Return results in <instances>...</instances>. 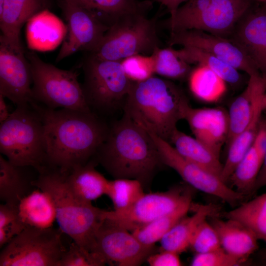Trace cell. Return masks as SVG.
I'll list each match as a JSON object with an SVG mask.
<instances>
[{
	"label": "cell",
	"mask_w": 266,
	"mask_h": 266,
	"mask_svg": "<svg viewBox=\"0 0 266 266\" xmlns=\"http://www.w3.org/2000/svg\"><path fill=\"white\" fill-rule=\"evenodd\" d=\"M26 226L21 221L17 205L4 203L0 205V247L2 248Z\"/></svg>",
	"instance_id": "36"
},
{
	"label": "cell",
	"mask_w": 266,
	"mask_h": 266,
	"mask_svg": "<svg viewBox=\"0 0 266 266\" xmlns=\"http://www.w3.org/2000/svg\"><path fill=\"white\" fill-rule=\"evenodd\" d=\"M46 7V0H5L0 13V38L12 48L24 51L20 40L21 28Z\"/></svg>",
	"instance_id": "20"
},
{
	"label": "cell",
	"mask_w": 266,
	"mask_h": 266,
	"mask_svg": "<svg viewBox=\"0 0 266 266\" xmlns=\"http://www.w3.org/2000/svg\"><path fill=\"white\" fill-rule=\"evenodd\" d=\"M218 217L208 219L218 235L221 247L245 263L258 248V239L240 222L231 219L224 220Z\"/></svg>",
	"instance_id": "21"
},
{
	"label": "cell",
	"mask_w": 266,
	"mask_h": 266,
	"mask_svg": "<svg viewBox=\"0 0 266 266\" xmlns=\"http://www.w3.org/2000/svg\"><path fill=\"white\" fill-rule=\"evenodd\" d=\"M244 264L240 259L230 255L223 248L205 253H196L192 266H235Z\"/></svg>",
	"instance_id": "40"
},
{
	"label": "cell",
	"mask_w": 266,
	"mask_h": 266,
	"mask_svg": "<svg viewBox=\"0 0 266 266\" xmlns=\"http://www.w3.org/2000/svg\"><path fill=\"white\" fill-rule=\"evenodd\" d=\"M38 172L33 167L14 164L0 155V199L17 205L25 196L36 188L33 182Z\"/></svg>",
	"instance_id": "22"
},
{
	"label": "cell",
	"mask_w": 266,
	"mask_h": 266,
	"mask_svg": "<svg viewBox=\"0 0 266 266\" xmlns=\"http://www.w3.org/2000/svg\"><path fill=\"white\" fill-rule=\"evenodd\" d=\"M168 41L170 46H192L204 51L244 71L249 76L260 74L245 53L228 38L192 30L170 33Z\"/></svg>",
	"instance_id": "16"
},
{
	"label": "cell",
	"mask_w": 266,
	"mask_h": 266,
	"mask_svg": "<svg viewBox=\"0 0 266 266\" xmlns=\"http://www.w3.org/2000/svg\"><path fill=\"white\" fill-rule=\"evenodd\" d=\"M179 55L189 64L204 66L232 86L240 85L241 75L236 68L204 51L192 46H183L177 50Z\"/></svg>",
	"instance_id": "31"
},
{
	"label": "cell",
	"mask_w": 266,
	"mask_h": 266,
	"mask_svg": "<svg viewBox=\"0 0 266 266\" xmlns=\"http://www.w3.org/2000/svg\"><path fill=\"white\" fill-rule=\"evenodd\" d=\"M223 216L240 222L266 244V192L242 202L235 208L224 212Z\"/></svg>",
	"instance_id": "29"
},
{
	"label": "cell",
	"mask_w": 266,
	"mask_h": 266,
	"mask_svg": "<svg viewBox=\"0 0 266 266\" xmlns=\"http://www.w3.org/2000/svg\"><path fill=\"white\" fill-rule=\"evenodd\" d=\"M5 97L0 94V123H1L6 120L9 116L10 113L5 101Z\"/></svg>",
	"instance_id": "44"
},
{
	"label": "cell",
	"mask_w": 266,
	"mask_h": 266,
	"mask_svg": "<svg viewBox=\"0 0 266 266\" xmlns=\"http://www.w3.org/2000/svg\"><path fill=\"white\" fill-rule=\"evenodd\" d=\"M93 12L109 27L118 19L133 13L147 14L151 0H67Z\"/></svg>",
	"instance_id": "28"
},
{
	"label": "cell",
	"mask_w": 266,
	"mask_h": 266,
	"mask_svg": "<svg viewBox=\"0 0 266 266\" xmlns=\"http://www.w3.org/2000/svg\"><path fill=\"white\" fill-rule=\"evenodd\" d=\"M88 53L82 64V89L90 110L105 119L123 107L132 81L126 75L121 61Z\"/></svg>",
	"instance_id": "7"
},
{
	"label": "cell",
	"mask_w": 266,
	"mask_h": 266,
	"mask_svg": "<svg viewBox=\"0 0 266 266\" xmlns=\"http://www.w3.org/2000/svg\"><path fill=\"white\" fill-rule=\"evenodd\" d=\"M0 152L11 163L38 171L46 166L44 126L33 101L17 105L0 123Z\"/></svg>",
	"instance_id": "5"
},
{
	"label": "cell",
	"mask_w": 266,
	"mask_h": 266,
	"mask_svg": "<svg viewBox=\"0 0 266 266\" xmlns=\"http://www.w3.org/2000/svg\"><path fill=\"white\" fill-rule=\"evenodd\" d=\"M252 5L251 0H188L163 26L170 33L195 30L229 38Z\"/></svg>",
	"instance_id": "6"
},
{
	"label": "cell",
	"mask_w": 266,
	"mask_h": 266,
	"mask_svg": "<svg viewBox=\"0 0 266 266\" xmlns=\"http://www.w3.org/2000/svg\"><path fill=\"white\" fill-rule=\"evenodd\" d=\"M264 4H265L266 5V2L265 3H264Z\"/></svg>",
	"instance_id": "48"
},
{
	"label": "cell",
	"mask_w": 266,
	"mask_h": 266,
	"mask_svg": "<svg viewBox=\"0 0 266 266\" xmlns=\"http://www.w3.org/2000/svg\"><path fill=\"white\" fill-rule=\"evenodd\" d=\"M94 159L66 172L67 183L81 200L89 203L106 194L109 180L95 168Z\"/></svg>",
	"instance_id": "25"
},
{
	"label": "cell",
	"mask_w": 266,
	"mask_h": 266,
	"mask_svg": "<svg viewBox=\"0 0 266 266\" xmlns=\"http://www.w3.org/2000/svg\"><path fill=\"white\" fill-rule=\"evenodd\" d=\"M191 205L192 201H188L175 210L131 233L144 245L154 246L156 242L160 241L179 220L186 216Z\"/></svg>",
	"instance_id": "33"
},
{
	"label": "cell",
	"mask_w": 266,
	"mask_h": 266,
	"mask_svg": "<svg viewBox=\"0 0 266 266\" xmlns=\"http://www.w3.org/2000/svg\"><path fill=\"white\" fill-rule=\"evenodd\" d=\"M5 0H0V13L2 12Z\"/></svg>",
	"instance_id": "46"
},
{
	"label": "cell",
	"mask_w": 266,
	"mask_h": 266,
	"mask_svg": "<svg viewBox=\"0 0 266 266\" xmlns=\"http://www.w3.org/2000/svg\"><path fill=\"white\" fill-rule=\"evenodd\" d=\"M255 0V1H258V2H262V3H265L266 2V0Z\"/></svg>",
	"instance_id": "47"
},
{
	"label": "cell",
	"mask_w": 266,
	"mask_h": 266,
	"mask_svg": "<svg viewBox=\"0 0 266 266\" xmlns=\"http://www.w3.org/2000/svg\"><path fill=\"white\" fill-rule=\"evenodd\" d=\"M264 252L265 254L263 255L264 257L263 258L262 264V265L266 266V250Z\"/></svg>",
	"instance_id": "45"
},
{
	"label": "cell",
	"mask_w": 266,
	"mask_h": 266,
	"mask_svg": "<svg viewBox=\"0 0 266 266\" xmlns=\"http://www.w3.org/2000/svg\"><path fill=\"white\" fill-rule=\"evenodd\" d=\"M229 38L266 77V5H252L238 21Z\"/></svg>",
	"instance_id": "17"
},
{
	"label": "cell",
	"mask_w": 266,
	"mask_h": 266,
	"mask_svg": "<svg viewBox=\"0 0 266 266\" xmlns=\"http://www.w3.org/2000/svg\"><path fill=\"white\" fill-rule=\"evenodd\" d=\"M153 250L154 246L144 245L132 233L105 218L95 233L91 250L106 264L119 266H139Z\"/></svg>",
	"instance_id": "13"
},
{
	"label": "cell",
	"mask_w": 266,
	"mask_h": 266,
	"mask_svg": "<svg viewBox=\"0 0 266 266\" xmlns=\"http://www.w3.org/2000/svg\"><path fill=\"white\" fill-rule=\"evenodd\" d=\"M148 133L155 143L163 164L175 170L188 185L218 197L233 207L241 203L244 195L232 189L218 176L182 157L168 142Z\"/></svg>",
	"instance_id": "12"
},
{
	"label": "cell",
	"mask_w": 266,
	"mask_h": 266,
	"mask_svg": "<svg viewBox=\"0 0 266 266\" xmlns=\"http://www.w3.org/2000/svg\"><path fill=\"white\" fill-rule=\"evenodd\" d=\"M31 69L33 101L47 108L92 111L85 98L77 72L42 60L35 53H25Z\"/></svg>",
	"instance_id": "8"
},
{
	"label": "cell",
	"mask_w": 266,
	"mask_h": 266,
	"mask_svg": "<svg viewBox=\"0 0 266 266\" xmlns=\"http://www.w3.org/2000/svg\"><path fill=\"white\" fill-rule=\"evenodd\" d=\"M266 92V77L261 74L249 76L246 88L233 100L229 108L227 147L249 124Z\"/></svg>",
	"instance_id": "19"
},
{
	"label": "cell",
	"mask_w": 266,
	"mask_h": 266,
	"mask_svg": "<svg viewBox=\"0 0 266 266\" xmlns=\"http://www.w3.org/2000/svg\"><path fill=\"white\" fill-rule=\"evenodd\" d=\"M264 187H266V152L262 168L256 180L254 192Z\"/></svg>",
	"instance_id": "43"
},
{
	"label": "cell",
	"mask_w": 266,
	"mask_h": 266,
	"mask_svg": "<svg viewBox=\"0 0 266 266\" xmlns=\"http://www.w3.org/2000/svg\"><path fill=\"white\" fill-rule=\"evenodd\" d=\"M207 220L199 226L191 240L189 247L196 253H205L222 248L215 229Z\"/></svg>",
	"instance_id": "39"
},
{
	"label": "cell",
	"mask_w": 266,
	"mask_h": 266,
	"mask_svg": "<svg viewBox=\"0 0 266 266\" xmlns=\"http://www.w3.org/2000/svg\"><path fill=\"white\" fill-rule=\"evenodd\" d=\"M121 62L126 75L132 82L144 81L155 74L151 55L135 54Z\"/></svg>",
	"instance_id": "37"
},
{
	"label": "cell",
	"mask_w": 266,
	"mask_h": 266,
	"mask_svg": "<svg viewBox=\"0 0 266 266\" xmlns=\"http://www.w3.org/2000/svg\"><path fill=\"white\" fill-rule=\"evenodd\" d=\"M25 51L0 38V94L16 106L33 101V78Z\"/></svg>",
	"instance_id": "15"
},
{
	"label": "cell",
	"mask_w": 266,
	"mask_h": 266,
	"mask_svg": "<svg viewBox=\"0 0 266 266\" xmlns=\"http://www.w3.org/2000/svg\"><path fill=\"white\" fill-rule=\"evenodd\" d=\"M157 16L143 13L121 17L112 24L91 54L102 59L119 61L135 54L150 55L161 47Z\"/></svg>",
	"instance_id": "9"
},
{
	"label": "cell",
	"mask_w": 266,
	"mask_h": 266,
	"mask_svg": "<svg viewBox=\"0 0 266 266\" xmlns=\"http://www.w3.org/2000/svg\"><path fill=\"white\" fill-rule=\"evenodd\" d=\"M33 102L44 126L46 166L67 173L94 158L108 133L105 119L92 111L52 109Z\"/></svg>",
	"instance_id": "1"
},
{
	"label": "cell",
	"mask_w": 266,
	"mask_h": 266,
	"mask_svg": "<svg viewBox=\"0 0 266 266\" xmlns=\"http://www.w3.org/2000/svg\"><path fill=\"white\" fill-rule=\"evenodd\" d=\"M220 209L212 203L197 205L192 216L182 218L162 238V250L178 254L185 251L199 226L209 217L219 216Z\"/></svg>",
	"instance_id": "23"
},
{
	"label": "cell",
	"mask_w": 266,
	"mask_h": 266,
	"mask_svg": "<svg viewBox=\"0 0 266 266\" xmlns=\"http://www.w3.org/2000/svg\"><path fill=\"white\" fill-rule=\"evenodd\" d=\"M264 157L252 145L238 164L228 181L236 191L247 196L254 193L257 178L262 168Z\"/></svg>",
	"instance_id": "32"
},
{
	"label": "cell",
	"mask_w": 266,
	"mask_h": 266,
	"mask_svg": "<svg viewBox=\"0 0 266 266\" xmlns=\"http://www.w3.org/2000/svg\"><path fill=\"white\" fill-rule=\"evenodd\" d=\"M191 188L180 185L164 192L144 194L126 210H105L104 218L132 232L192 201Z\"/></svg>",
	"instance_id": "11"
},
{
	"label": "cell",
	"mask_w": 266,
	"mask_h": 266,
	"mask_svg": "<svg viewBox=\"0 0 266 266\" xmlns=\"http://www.w3.org/2000/svg\"><path fill=\"white\" fill-rule=\"evenodd\" d=\"M182 115L195 138L220 156L229 133L228 114L220 108H194L188 101L183 106Z\"/></svg>",
	"instance_id": "18"
},
{
	"label": "cell",
	"mask_w": 266,
	"mask_h": 266,
	"mask_svg": "<svg viewBox=\"0 0 266 266\" xmlns=\"http://www.w3.org/2000/svg\"><path fill=\"white\" fill-rule=\"evenodd\" d=\"M63 232L53 227H27L3 246L0 266H58L66 249Z\"/></svg>",
	"instance_id": "10"
},
{
	"label": "cell",
	"mask_w": 266,
	"mask_h": 266,
	"mask_svg": "<svg viewBox=\"0 0 266 266\" xmlns=\"http://www.w3.org/2000/svg\"><path fill=\"white\" fill-rule=\"evenodd\" d=\"M266 110V92L256 108L249 124L227 147V156L220 176L224 182L227 183L238 164L252 145L263 114Z\"/></svg>",
	"instance_id": "27"
},
{
	"label": "cell",
	"mask_w": 266,
	"mask_h": 266,
	"mask_svg": "<svg viewBox=\"0 0 266 266\" xmlns=\"http://www.w3.org/2000/svg\"><path fill=\"white\" fill-rule=\"evenodd\" d=\"M169 143L182 157L220 177L223 166L220 156L206 145L177 129L173 132Z\"/></svg>",
	"instance_id": "26"
},
{
	"label": "cell",
	"mask_w": 266,
	"mask_h": 266,
	"mask_svg": "<svg viewBox=\"0 0 266 266\" xmlns=\"http://www.w3.org/2000/svg\"><path fill=\"white\" fill-rule=\"evenodd\" d=\"M146 260L151 266H180L182 265L178 253L166 250H163L159 253L151 254Z\"/></svg>",
	"instance_id": "41"
},
{
	"label": "cell",
	"mask_w": 266,
	"mask_h": 266,
	"mask_svg": "<svg viewBox=\"0 0 266 266\" xmlns=\"http://www.w3.org/2000/svg\"><path fill=\"white\" fill-rule=\"evenodd\" d=\"M60 6L67 33L56 62L79 51H93L110 27L93 12L67 0H60Z\"/></svg>",
	"instance_id": "14"
},
{
	"label": "cell",
	"mask_w": 266,
	"mask_h": 266,
	"mask_svg": "<svg viewBox=\"0 0 266 266\" xmlns=\"http://www.w3.org/2000/svg\"><path fill=\"white\" fill-rule=\"evenodd\" d=\"M188 78L192 94L204 102H216L226 91L227 83L205 66H198L192 69Z\"/></svg>",
	"instance_id": "30"
},
{
	"label": "cell",
	"mask_w": 266,
	"mask_h": 266,
	"mask_svg": "<svg viewBox=\"0 0 266 266\" xmlns=\"http://www.w3.org/2000/svg\"><path fill=\"white\" fill-rule=\"evenodd\" d=\"M115 179L148 182L161 162L149 133L124 113L109 124L107 135L93 158Z\"/></svg>",
	"instance_id": "2"
},
{
	"label": "cell",
	"mask_w": 266,
	"mask_h": 266,
	"mask_svg": "<svg viewBox=\"0 0 266 266\" xmlns=\"http://www.w3.org/2000/svg\"><path fill=\"white\" fill-rule=\"evenodd\" d=\"M165 6L170 13V16L174 14L177 9L188 0H152Z\"/></svg>",
	"instance_id": "42"
},
{
	"label": "cell",
	"mask_w": 266,
	"mask_h": 266,
	"mask_svg": "<svg viewBox=\"0 0 266 266\" xmlns=\"http://www.w3.org/2000/svg\"><path fill=\"white\" fill-rule=\"evenodd\" d=\"M154 73L172 79L188 78L192 70L190 64L179 55L177 50L171 47L156 48L151 54Z\"/></svg>",
	"instance_id": "34"
},
{
	"label": "cell",
	"mask_w": 266,
	"mask_h": 266,
	"mask_svg": "<svg viewBox=\"0 0 266 266\" xmlns=\"http://www.w3.org/2000/svg\"><path fill=\"white\" fill-rule=\"evenodd\" d=\"M19 218L26 227L46 229L56 221L55 207L50 197L36 188L17 204Z\"/></svg>",
	"instance_id": "24"
},
{
	"label": "cell",
	"mask_w": 266,
	"mask_h": 266,
	"mask_svg": "<svg viewBox=\"0 0 266 266\" xmlns=\"http://www.w3.org/2000/svg\"><path fill=\"white\" fill-rule=\"evenodd\" d=\"M144 194L139 180L116 178L109 181L105 195L111 200L114 210L122 211L132 206Z\"/></svg>",
	"instance_id": "35"
},
{
	"label": "cell",
	"mask_w": 266,
	"mask_h": 266,
	"mask_svg": "<svg viewBox=\"0 0 266 266\" xmlns=\"http://www.w3.org/2000/svg\"><path fill=\"white\" fill-rule=\"evenodd\" d=\"M105 264L97 253L73 241L63 254L58 266H101Z\"/></svg>",
	"instance_id": "38"
},
{
	"label": "cell",
	"mask_w": 266,
	"mask_h": 266,
	"mask_svg": "<svg viewBox=\"0 0 266 266\" xmlns=\"http://www.w3.org/2000/svg\"><path fill=\"white\" fill-rule=\"evenodd\" d=\"M66 174L58 168L45 166L38 171L33 184L51 198L56 221L63 233L91 251L95 233L104 219L105 210L79 199L69 187Z\"/></svg>",
	"instance_id": "4"
},
{
	"label": "cell",
	"mask_w": 266,
	"mask_h": 266,
	"mask_svg": "<svg viewBox=\"0 0 266 266\" xmlns=\"http://www.w3.org/2000/svg\"><path fill=\"white\" fill-rule=\"evenodd\" d=\"M188 100L174 83L156 76L132 82L123 109L135 123L169 142Z\"/></svg>",
	"instance_id": "3"
}]
</instances>
